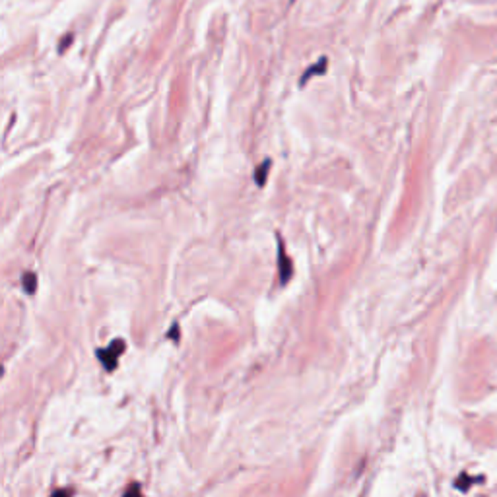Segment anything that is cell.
Segmentation results:
<instances>
[{
	"mask_svg": "<svg viewBox=\"0 0 497 497\" xmlns=\"http://www.w3.org/2000/svg\"><path fill=\"white\" fill-rule=\"evenodd\" d=\"M21 282H23V290L28 291V293H35V290H37V276L33 272H26Z\"/></svg>",
	"mask_w": 497,
	"mask_h": 497,
	"instance_id": "5b68a950",
	"label": "cell"
},
{
	"mask_svg": "<svg viewBox=\"0 0 497 497\" xmlns=\"http://www.w3.org/2000/svg\"><path fill=\"white\" fill-rule=\"evenodd\" d=\"M327 66H329V59H327V57H321V59L317 61V64H313V66H309V68L305 70V74L301 76V80H300L301 88L305 86V82L309 80L311 76H319V74H324V72H327Z\"/></svg>",
	"mask_w": 497,
	"mask_h": 497,
	"instance_id": "3957f363",
	"label": "cell"
},
{
	"mask_svg": "<svg viewBox=\"0 0 497 497\" xmlns=\"http://www.w3.org/2000/svg\"><path fill=\"white\" fill-rule=\"evenodd\" d=\"M124 497H142V496H140V487L136 486V484H135V486H130V487H128V491L124 494Z\"/></svg>",
	"mask_w": 497,
	"mask_h": 497,
	"instance_id": "8992f818",
	"label": "cell"
},
{
	"mask_svg": "<svg viewBox=\"0 0 497 497\" xmlns=\"http://www.w3.org/2000/svg\"><path fill=\"white\" fill-rule=\"evenodd\" d=\"M124 348H126V344H124L123 340H115L109 348L97 352V358H99V362L104 363V367L107 371H113L115 367H117L119 355L124 352Z\"/></svg>",
	"mask_w": 497,
	"mask_h": 497,
	"instance_id": "6da1fadb",
	"label": "cell"
},
{
	"mask_svg": "<svg viewBox=\"0 0 497 497\" xmlns=\"http://www.w3.org/2000/svg\"><path fill=\"white\" fill-rule=\"evenodd\" d=\"M70 41H72V35H66V37H64V43H61V47H59V52L64 51V49L70 45Z\"/></svg>",
	"mask_w": 497,
	"mask_h": 497,
	"instance_id": "52a82bcc",
	"label": "cell"
},
{
	"mask_svg": "<svg viewBox=\"0 0 497 497\" xmlns=\"http://www.w3.org/2000/svg\"><path fill=\"white\" fill-rule=\"evenodd\" d=\"M278 269H280V280L282 284H288L293 274V266H291V260L288 259L286 255V248H284V243L282 239L278 237Z\"/></svg>",
	"mask_w": 497,
	"mask_h": 497,
	"instance_id": "7a4b0ae2",
	"label": "cell"
},
{
	"mask_svg": "<svg viewBox=\"0 0 497 497\" xmlns=\"http://www.w3.org/2000/svg\"><path fill=\"white\" fill-rule=\"evenodd\" d=\"M52 497H70V491H66V489H61V491L52 494Z\"/></svg>",
	"mask_w": 497,
	"mask_h": 497,
	"instance_id": "ba28073f",
	"label": "cell"
},
{
	"mask_svg": "<svg viewBox=\"0 0 497 497\" xmlns=\"http://www.w3.org/2000/svg\"><path fill=\"white\" fill-rule=\"evenodd\" d=\"M270 159H266V162H262L259 166V169L255 171V181H257V185L259 186H264L266 185V177H269V171H270Z\"/></svg>",
	"mask_w": 497,
	"mask_h": 497,
	"instance_id": "277c9868",
	"label": "cell"
}]
</instances>
